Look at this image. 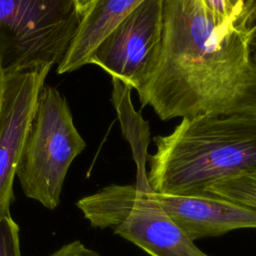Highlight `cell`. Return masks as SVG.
Masks as SVG:
<instances>
[{"label":"cell","mask_w":256,"mask_h":256,"mask_svg":"<svg viewBox=\"0 0 256 256\" xmlns=\"http://www.w3.org/2000/svg\"><path fill=\"white\" fill-rule=\"evenodd\" d=\"M256 25L217 26L202 0H164L161 49L136 90L161 120L256 112Z\"/></svg>","instance_id":"cell-1"},{"label":"cell","mask_w":256,"mask_h":256,"mask_svg":"<svg viewBox=\"0 0 256 256\" xmlns=\"http://www.w3.org/2000/svg\"><path fill=\"white\" fill-rule=\"evenodd\" d=\"M153 140L152 192L206 195L222 179L256 173V112L182 118L170 134Z\"/></svg>","instance_id":"cell-2"},{"label":"cell","mask_w":256,"mask_h":256,"mask_svg":"<svg viewBox=\"0 0 256 256\" xmlns=\"http://www.w3.org/2000/svg\"><path fill=\"white\" fill-rule=\"evenodd\" d=\"M85 147L65 98L43 86L16 169L23 193L45 208H57L68 169Z\"/></svg>","instance_id":"cell-3"},{"label":"cell","mask_w":256,"mask_h":256,"mask_svg":"<svg viewBox=\"0 0 256 256\" xmlns=\"http://www.w3.org/2000/svg\"><path fill=\"white\" fill-rule=\"evenodd\" d=\"M81 20V0H0L4 76L59 64Z\"/></svg>","instance_id":"cell-4"},{"label":"cell","mask_w":256,"mask_h":256,"mask_svg":"<svg viewBox=\"0 0 256 256\" xmlns=\"http://www.w3.org/2000/svg\"><path fill=\"white\" fill-rule=\"evenodd\" d=\"M151 192L134 184H111L76 205L91 226L111 228L150 256H209L167 216Z\"/></svg>","instance_id":"cell-5"},{"label":"cell","mask_w":256,"mask_h":256,"mask_svg":"<svg viewBox=\"0 0 256 256\" xmlns=\"http://www.w3.org/2000/svg\"><path fill=\"white\" fill-rule=\"evenodd\" d=\"M163 1L144 0L95 48L89 64L137 90L158 59L163 32Z\"/></svg>","instance_id":"cell-6"},{"label":"cell","mask_w":256,"mask_h":256,"mask_svg":"<svg viewBox=\"0 0 256 256\" xmlns=\"http://www.w3.org/2000/svg\"><path fill=\"white\" fill-rule=\"evenodd\" d=\"M50 68L4 76L0 115V217L10 214L13 183L39 93Z\"/></svg>","instance_id":"cell-7"},{"label":"cell","mask_w":256,"mask_h":256,"mask_svg":"<svg viewBox=\"0 0 256 256\" xmlns=\"http://www.w3.org/2000/svg\"><path fill=\"white\" fill-rule=\"evenodd\" d=\"M167 216L190 240L256 228V210L211 195L151 192Z\"/></svg>","instance_id":"cell-8"},{"label":"cell","mask_w":256,"mask_h":256,"mask_svg":"<svg viewBox=\"0 0 256 256\" xmlns=\"http://www.w3.org/2000/svg\"><path fill=\"white\" fill-rule=\"evenodd\" d=\"M144 0H81L78 29L57 67L63 74L89 64L90 56L110 31Z\"/></svg>","instance_id":"cell-9"},{"label":"cell","mask_w":256,"mask_h":256,"mask_svg":"<svg viewBox=\"0 0 256 256\" xmlns=\"http://www.w3.org/2000/svg\"><path fill=\"white\" fill-rule=\"evenodd\" d=\"M112 103L117 112L122 134L130 144L136 164L137 174L135 187L142 192H151L147 178L148 145L150 142L149 123L136 111L131 102V87L118 79L112 78Z\"/></svg>","instance_id":"cell-10"},{"label":"cell","mask_w":256,"mask_h":256,"mask_svg":"<svg viewBox=\"0 0 256 256\" xmlns=\"http://www.w3.org/2000/svg\"><path fill=\"white\" fill-rule=\"evenodd\" d=\"M206 195L220 197L256 210V173L222 179L209 186Z\"/></svg>","instance_id":"cell-11"},{"label":"cell","mask_w":256,"mask_h":256,"mask_svg":"<svg viewBox=\"0 0 256 256\" xmlns=\"http://www.w3.org/2000/svg\"><path fill=\"white\" fill-rule=\"evenodd\" d=\"M0 256H21L19 226L10 214L0 217Z\"/></svg>","instance_id":"cell-12"},{"label":"cell","mask_w":256,"mask_h":256,"mask_svg":"<svg viewBox=\"0 0 256 256\" xmlns=\"http://www.w3.org/2000/svg\"><path fill=\"white\" fill-rule=\"evenodd\" d=\"M209 15L217 26H226L236 21L241 10L236 9L229 0H202Z\"/></svg>","instance_id":"cell-13"},{"label":"cell","mask_w":256,"mask_h":256,"mask_svg":"<svg viewBox=\"0 0 256 256\" xmlns=\"http://www.w3.org/2000/svg\"><path fill=\"white\" fill-rule=\"evenodd\" d=\"M47 256H100L94 250L86 247L79 240L72 241L63 245L53 253Z\"/></svg>","instance_id":"cell-14"},{"label":"cell","mask_w":256,"mask_h":256,"mask_svg":"<svg viewBox=\"0 0 256 256\" xmlns=\"http://www.w3.org/2000/svg\"><path fill=\"white\" fill-rule=\"evenodd\" d=\"M244 2L246 3V5L249 8V12L251 14L250 15L251 20L256 25V0H244ZM252 57H253V60L256 62V34H255V38H254L253 44H252Z\"/></svg>","instance_id":"cell-15"},{"label":"cell","mask_w":256,"mask_h":256,"mask_svg":"<svg viewBox=\"0 0 256 256\" xmlns=\"http://www.w3.org/2000/svg\"><path fill=\"white\" fill-rule=\"evenodd\" d=\"M3 95H4V74L0 67V115H1V110H2Z\"/></svg>","instance_id":"cell-16"},{"label":"cell","mask_w":256,"mask_h":256,"mask_svg":"<svg viewBox=\"0 0 256 256\" xmlns=\"http://www.w3.org/2000/svg\"><path fill=\"white\" fill-rule=\"evenodd\" d=\"M230 3L238 10H241V6L243 4V0H229Z\"/></svg>","instance_id":"cell-17"},{"label":"cell","mask_w":256,"mask_h":256,"mask_svg":"<svg viewBox=\"0 0 256 256\" xmlns=\"http://www.w3.org/2000/svg\"><path fill=\"white\" fill-rule=\"evenodd\" d=\"M243 1H244V0H243Z\"/></svg>","instance_id":"cell-18"}]
</instances>
